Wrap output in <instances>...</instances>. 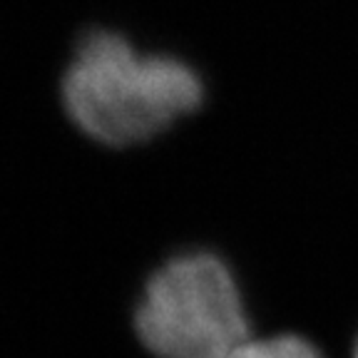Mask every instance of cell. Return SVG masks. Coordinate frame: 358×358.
I'll return each mask as SVG.
<instances>
[{"label":"cell","mask_w":358,"mask_h":358,"mask_svg":"<svg viewBox=\"0 0 358 358\" xmlns=\"http://www.w3.org/2000/svg\"><path fill=\"white\" fill-rule=\"evenodd\" d=\"M224 358H324V353L294 331H262L244 338Z\"/></svg>","instance_id":"cell-3"},{"label":"cell","mask_w":358,"mask_h":358,"mask_svg":"<svg viewBox=\"0 0 358 358\" xmlns=\"http://www.w3.org/2000/svg\"><path fill=\"white\" fill-rule=\"evenodd\" d=\"M132 329L152 358H224L257 334L234 266L212 249L164 259L142 284Z\"/></svg>","instance_id":"cell-2"},{"label":"cell","mask_w":358,"mask_h":358,"mask_svg":"<svg viewBox=\"0 0 358 358\" xmlns=\"http://www.w3.org/2000/svg\"><path fill=\"white\" fill-rule=\"evenodd\" d=\"M60 100L83 137L122 152L162 140L196 115L207 83L187 57L100 25L80 35L62 70Z\"/></svg>","instance_id":"cell-1"},{"label":"cell","mask_w":358,"mask_h":358,"mask_svg":"<svg viewBox=\"0 0 358 358\" xmlns=\"http://www.w3.org/2000/svg\"><path fill=\"white\" fill-rule=\"evenodd\" d=\"M353 358H358V343H356V353H353Z\"/></svg>","instance_id":"cell-4"}]
</instances>
